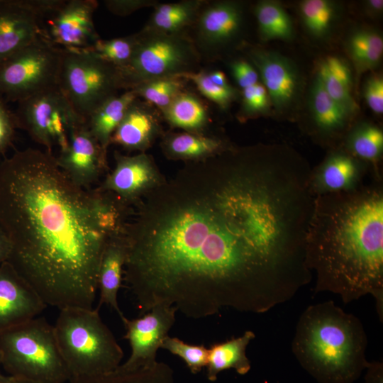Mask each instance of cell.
Listing matches in <instances>:
<instances>
[{"label":"cell","instance_id":"cell-1","mask_svg":"<svg viewBox=\"0 0 383 383\" xmlns=\"http://www.w3.org/2000/svg\"><path fill=\"white\" fill-rule=\"evenodd\" d=\"M132 206L123 274L140 315L160 305L194 319L262 313L291 299L301 212L253 157L229 149L192 161Z\"/></svg>","mask_w":383,"mask_h":383},{"label":"cell","instance_id":"cell-2","mask_svg":"<svg viewBox=\"0 0 383 383\" xmlns=\"http://www.w3.org/2000/svg\"><path fill=\"white\" fill-rule=\"evenodd\" d=\"M0 227L7 262L47 306L94 309L109 236L95 189L74 184L52 153L16 151L0 162Z\"/></svg>","mask_w":383,"mask_h":383},{"label":"cell","instance_id":"cell-3","mask_svg":"<svg viewBox=\"0 0 383 383\" xmlns=\"http://www.w3.org/2000/svg\"><path fill=\"white\" fill-rule=\"evenodd\" d=\"M305 261L315 293L344 304L370 294L383 319V179L345 193L315 197Z\"/></svg>","mask_w":383,"mask_h":383},{"label":"cell","instance_id":"cell-4","mask_svg":"<svg viewBox=\"0 0 383 383\" xmlns=\"http://www.w3.org/2000/svg\"><path fill=\"white\" fill-rule=\"evenodd\" d=\"M360 320L333 301L308 306L297 322L292 353L319 383H354L368 362Z\"/></svg>","mask_w":383,"mask_h":383},{"label":"cell","instance_id":"cell-5","mask_svg":"<svg viewBox=\"0 0 383 383\" xmlns=\"http://www.w3.org/2000/svg\"><path fill=\"white\" fill-rule=\"evenodd\" d=\"M54 330L71 378L107 374L121 364L123 351L98 308L60 309Z\"/></svg>","mask_w":383,"mask_h":383},{"label":"cell","instance_id":"cell-6","mask_svg":"<svg viewBox=\"0 0 383 383\" xmlns=\"http://www.w3.org/2000/svg\"><path fill=\"white\" fill-rule=\"evenodd\" d=\"M1 365L9 376L36 383H65L71 376L54 326L33 318L0 333Z\"/></svg>","mask_w":383,"mask_h":383},{"label":"cell","instance_id":"cell-7","mask_svg":"<svg viewBox=\"0 0 383 383\" xmlns=\"http://www.w3.org/2000/svg\"><path fill=\"white\" fill-rule=\"evenodd\" d=\"M133 54L125 65L117 67L121 89L126 91L152 79L179 77L197 72L201 59L186 33H167L143 27L135 33Z\"/></svg>","mask_w":383,"mask_h":383},{"label":"cell","instance_id":"cell-8","mask_svg":"<svg viewBox=\"0 0 383 383\" xmlns=\"http://www.w3.org/2000/svg\"><path fill=\"white\" fill-rule=\"evenodd\" d=\"M58 87L86 121L91 113L121 89L117 67L87 49H63Z\"/></svg>","mask_w":383,"mask_h":383},{"label":"cell","instance_id":"cell-9","mask_svg":"<svg viewBox=\"0 0 383 383\" xmlns=\"http://www.w3.org/2000/svg\"><path fill=\"white\" fill-rule=\"evenodd\" d=\"M62 51L40 40L0 63V96L18 103L58 86Z\"/></svg>","mask_w":383,"mask_h":383},{"label":"cell","instance_id":"cell-10","mask_svg":"<svg viewBox=\"0 0 383 383\" xmlns=\"http://www.w3.org/2000/svg\"><path fill=\"white\" fill-rule=\"evenodd\" d=\"M14 116L18 128L46 151L59 147L67 148L70 131L77 125L87 123L79 116L58 86L48 89L18 102Z\"/></svg>","mask_w":383,"mask_h":383},{"label":"cell","instance_id":"cell-11","mask_svg":"<svg viewBox=\"0 0 383 383\" xmlns=\"http://www.w3.org/2000/svg\"><path fill=\"white\" fill-rule=\"evenodd\" d=\"M245 23L242 2L231 0L205 1L193 24L191 37L201 58L220 55L237 43Z\"/></svg>","mask_w":383,"mask_h":383},{"label":"cell","instance_id":"cell-12","mask_svg":"<svg viewBox=\"0 0 383 383\" xmlns=\"http://www.w3.org/2000/svg\"><path fill=\"white\" fill-rule=\"evenodd\" d=\"M177 309L173 306H155L140 317L122 322L126 329L123 338L131 348L128 360L117 368L132 372L153 366L157 352L175 322Z\"/></svg>","mask_w":383,"mask_h":383},{"label":"cell","instance_id":"cell-13","mask_svg":"<svg viewBox=\"0 0 383 383\" xmlns=\"http://www.w3.org/2000/svg\"><path fill=\"white\" fill-rule=\"evenodd\" d=\"M95 0H64L44 22L46 40L65 50L90 48L100 37L94 23Z\"/></svg>","mask_w":383,"mask_h":383},{"label":"cell","instance_id":"cell-14","mask_svg":"<svg viewBox=\"0 0 383 383\" xmlns=\"http://www.w3.org/2000/svg\"><path fill=\"white\" fill-rule=\"evenodd\" d=\"M245 53L256 69L272 106L283 113L296 103L301 93L299 72L290 59L275 52L245 46Z\"/></svg>","mask_w":383,"mask_h":383},{"label":"cell","instance_id":"cell-15","mask_svg":"<svg viewBox=\"0 0 383 383\" xmlns=\"http://www.w3.org/2000/svg\"><path fill=\"white\" fill-rule=\"evenodd\" d=\"M372 179L370 167L342 146L329 148L323 160L311 168L309 188L313 196L354 191Z\"/></svg>","mask_w":383,"mask_h":383},{"label":"cell","instance_id":"cell-16","mask_svg":"<svg viewBox=\"0 0 383 383\" xmlns=\"http://www.w3.org/2000/svg\"><path fill=\"white\" fill-rule=\"evenodd\" d=\"M55 160L74 184L87 190L106 168V155L87 123L78 124L70 131L67 148L60 151Z\"/></svg>","mask_w":383,"mask_h":383},{"label":"cell","instance_id":"cell-17","mask_svg":"<svg viewBox=\"0 0 383 383\" xmlns=\"http://www.w3.org/2000/svg\"><path fill=\"white\" fill-rule=\"evenodd\" d=\"M115 167L96 189L115 195L132 205L162 180L152 159L142 152L128 156L114 152Z\"/></svg>","mask_w":383,"mask_h":383},{"label":"cell","instance_id":"cell-18","mask_svg":"<svg viewBox=\"0 0 383 383\" xmlns=\"http://www.w3.org/2000/svg\"><path fill=\"white\" fill-rule=\"evenodd\" d=\"M40 40L44 20L30 0H0V63Z\"/></svg>","mask_w":383,"mask_h":383},{"label":"cell","instance_id":"cell-19","mask_svg":"<svg viewBox=\"0 0 383 383\" xmlns=\"http://www.w3.org/2000/svg\"><path fill=\"white\" fill-rule=\"evenodd\" d=\"M46 306L9 262L0 265V333L37 317Z\"/></svg>","mask_w":383,"mask_h":383},{"label":"cell","instance_id":"cell-20","mask_svg":"<svg viewBox=\"0 0 383 383\" xmlns=\"http://www.w3.org/2000/svg\"><path fill=\"white\" fill-rule=\"evenodd\" d=\"M309 106L311 133L329 148L339 145L353 119L328 95L316 73L309 90Z\"/></svg>","mask_w":383,"mask_h":383},{"label":"cell","instance_id":"cell-21","mask_svg":"<svg viewBox=\"0 0 383 383\" xmlns=\"http://www.w3.org/2000/svg\"><path fill=\"white\" fill-rule=\"evenodd\" d=\"M160 115L150 104L135 99L114 131L111 143L127 150L144 151L161 133Z\"/></svg>","mask_w":383,"mask_h":383},{"label":"cell","instance_id":"cell-22","mask_svg":"<svg viewBox=\"0 0 383 383\" xmlns=\"http://www.w3.org/2000/svg\"><path fill=\"white\" fill-rule=\"evenodd\" d=\"M126 244L122 233L109 236L104 249L97 276L99 291L98 309L102 304L111 307L122 321L126 316L118 304V293L121 287L126 260Z\"/></svg>","mask_w":383,"mask_h":383},{"label":"cell","instance_id":"cell-23","mask_svg":"<svg viewBox=\"0 0 383 383\" xmlns=\"http://www.w3.org/2000/svg\"><path fill=\"white\" fill-rule=\"evenodd\" d=\"M339 145L370 167L372 179H383L381 167L383 131L379 126L367 121L355 122L348 130Z\"/></svg>","mask_w":383,"mask_h":383},{"label":"cell","instance_id":"cell-24","mask_svg":"<svg viewBox=\"0 0 383 383\" xmlns=\"http://www.w3.org/2000/svg\"><path fill=\"white\" fill-rule=\"evenodd\" d=\"M255 338L253 331H246L238 338L212 345L209 349L206 365L208 379L214 382L221 372L229 369L235 370L239 374H246L251 368L246 348Z\"/></svg>","mask_w":383,"mask_h":383},{"label":"cell","instance_id":"cell-25","mask_svg":"<svg viewBox=\"0 0 383 383\" xmlns=\"http://www.w3.org/2000/svg\"><path fill=\"white\" fill-rule=\"evenodd\" d=\"M161 145L168 157L191 161L215 155L232 145L221 138L189 132L167 135Z\"/></svg>","mask_w":383,"mask_h":383},{"label":"cell","instance_id":"cell-26","mask_svg":"<svg viewBox=\"0 0 383 383\" xmlns=\"http://www.w3.org/2000/svg\"><path fill=\"white\" fill-rule=\"evenodd\" d=\"M137 98L131 90L125 91L106 101L87 118V128L106 155L114 131Z\"/></svg>","mask_w":383,"mask_h":383},{"label":"cell","instance_id":"cell-27","mask_svg":"<svg viewBox=\"0 0 383 383\" xmlns=\"http://www.w3.org/2000/svg\"><path fill=\"white\" fill-rule=\"evenodd\" d=\"M161 112L170 126L185 132L203 135L209 123L208 110L202 100L184 89Z\"/></svg>","mask_w":383,"mask_h":383},{"label":"cell","instance_id":"cell-28","mask_svg":"<svg viewBox=\"0 0 383 383\" xmlns=\"http://www.w3.org/2000/svg\"><path fill=\"white\" fill-rule=\"evenodd\" d=\"M204 0H184L176 3H157L145 27L175 33L184 32L194 23Z\"/></svg>","mask_w":383,"mask_h":383},{"label":"cell","instance_id":"cell-29","mask_svg":"<svg viewBox=\"0 0 383 383\" xmlns=\"http://www.w3.org/2000/svg\"><path fill=\"white\" fill-rule=\"evenodd\" d=\"M299 15L308 33L315 39L330 36L341 11L338 3L331 0H304L299 4Z\"/></svg>","mask_w":383,"mask_h":383},{"label":"cell","instance_id":"cell-30","mask_svg":"<svg viewBox=\"0 0 383 383\" xmlns=\"http://www.w3.org/2000/svg\"><path fill=\"white\" fill-rule=\"evenodd\" d=\"M346 50L357 73L373 70L382 57V36L374 29L357 28L348 36Z\"/></svg>","mask_w":383,"mask_h":383},{"label":"cell","instance_id":"cell-31","mask_svg":"<svg viewBox=\"0 0 383 383\" xmlns=\"http://www.w3.org/2000/svg\"><path fill=\"white\" fill-rule=\"evenodd\" d=\"M254 14L262 40H289L293 38L292 21L279 2L273 0L259 1L254 7Z\"/></svg>","mask_w":383,"mask_h":383},{"label":"cell","instance_id":"cell-32","mask_svg":"<svg viewBox=\"0 0 383 383\" xmlns=\"http://www.w3.org/2000/svg\"><path fill=\"white\" fill-rule=\"evenodd\" d=\"M69 383H175L171 367L164 362H157L150 367L126 372H113L92 377H72Z\"/></svg>","mask_w":383,"mask_h":383},{"label":"cell","instance_id":"cell-33","mask_svg":"<svg viewBox=\"0 0 383 383\" xmlns=\"http://www.w3.org/2000/svg\"><path fill=\"white\" fill-rule=\"evenodd\" d=\"M184 82L180 77L160 78L143 82L130 90L162 111L184 89Z\"/></svg>","mask_w":383,"mask_h":383},{"label":"cell","instance_id":"cell-34","mask_svg":"<svg viewBox=\"0 0 383 383\" xmlns=\"http://www.w3.org/2000/svg\"><path fill=\"white\" fill-rule=\"evenodd\" d=\"M136 43V35L116 38L111 40L99 38L89 49L101 60L120 67L131 60Z\"/></svg>","mask_w":383,"mask_h":383},{"label":"cell","instance_id":"cell-35","mask_svg":"<svg viewBox=\"0 0 383 383\" xmlns=\"http://www.w3.org/2000/svg\"><path fill=\"white\" fill-rule=\"evenodd\" d=\"M180 78L192 82L200 93L217 104L221 109H227L240 96L235 87H221L214 84L204 70L182 74Z\"/></svg>","mask_w":383,"mask_h":383},{"label":"cell","instance_id":"cell-36","mask_svg":"<svg viewBox=\"0 0 383 383\" xmlns=\"http://www.w3.org/2000/svg\"><path fill=\"white\" fill-rule=\"evenodd\" d=\"M161 348L182 358L193 374L199 372L207 365L209 349L203 344H189L178 338L168 335L165 339Z\"/></svg>","mask_w":383,"mask_h":383},{"label":"cell","instance_id":"cell-37","mask_svg":"<svg viewBox=\"0 0 383 383\" xmlns=\"http://www.w3.org/2000/svg\"><path fill=\"white\" fill-rule=\"evenodd\" d=\"M241 106L238 118L244 121L257 116H267L271 113V102L263 84L258 82L242 89Z\"/></svg>","mask_w":383,"mask_h":383},{"label":"cell","instance_id":"cell-38","mask_svg":"<svg viewBox=\"0 0 383 383\" xmlns=\"http://www.w3.org/2000/svg\"><path fill=\"white\" fill-rule=\"evenodd\" d=\"M316 74L328 95L353 119L358 113L359 107L352 95L351 89L318 67Z\"/></svg>","mask_w":383,"mask_h":383},{"label":"cell","instance_id":"cell-39","mask_svg":"<svg viewBox=\"0 0 383 383\" xmlns=\"http://www.w3.org/2000/svg\"><path fill=\"white\" fill-rule=\"evenodd\" d=\"M18 128L14 113L6 106V101L0 96V154L11 146Z\"/></svg>","mask_w":383,"mask_h":383},{"label":"cell","instance_id":"cell-40","mask_svg":"<svg viewBox=\"0 0 383 383\" xmlns=\"http://www.w3.org/2000/svg\"><path fill=\"white\" fill-rule=\"evenodd\" d=\"M363 95L370 109L376 114L383 113V78L380 74H374L365 81Z\"/></svg>","mask_w":383,"mask_h":383},{"label":"cell","instance_id":"cell-41","mask_svg":"<svg viewBox=\"0 0 383 383\" xmlns=\"http://www.w3.org/2000/svg\"><path fill=\"white\" fill-rule=\"evenodd\" d=\"M318 67L326 71L349 88H352V71L345 60L337 56L329 55L321 60Z\"/></svg>","mask_w":383,"mask_h":383},{"label":"cell","instance_id":"cell-42","mask_svg":"<svg viewBox=\"0 0 383 383\" xmlns=\"http://www.w3.org/2000/svg\"><path fill=\"white\" fill-rule=\"evenodd\" d=\"M229 67L234 79L241 89L260 82L256 69L248 61L235 60L229 64Z\"/></svg>","mask_w":383,"mask_h":383},{"label":"cell","instance_id":"cell-43","mask_svg":"<svg viewBox=\"0 0 383 383\" xmlns=\"http://www.w3.org/2000/svg\"><path fill=\"white\" fill-rule=\"evenodd\" d=\"M158 1L153 0H106L104 1L107 9L115 15L124 16L130 15L144 7L154 6Z\"/></svg>","mask_w":383,"mask_h":383},{"label":"cell","instance_id":"cell-44","mask_svg":"<svg viewBox=\"0 0 383 383\" xmlns=\"http://www.w3.org/2000/svg\"><path fill=\"white\" fill-rule=\"evenodd\" d=\"M365 383H383V364L378 361L367 362Z\"/></svg>","mask_w":383,"mask_h":383},{"label":"cell","instance_id":"cell-45","mask_svg":"<svg viewBox=\"0 0 383 383\" xmlns=\"http://www.w3.org/2000/svg\"><path fill=\"white\" fill-rule=\"evenodd\" d=\"M11 250V242L5 232L0 227V265L7 262Z\"/></svg>","mask_w":383,"mask_h":383},{"label":"cell","instance_id":"cell-46","mask_svg":"<svg viewBox=\"0 0 383 383\" xmlns=\"http://www.w3.org/2000/svg\"><path fill=\"white\" fill-rule=\"evenodd\" d=\"M363 5L365 11L369 16L376 18L382 14V0H367L364 1Z\"/></svg>","mask_w":383,"mask_h":383},{"label":"cell","instance_id":"cell-47","mask_svg":"<svg viewBox=\"0 0 383 383\" xmlns=\"http://www.w3.org/2000/svg\"><path fill=\"white\" fill-rule=\"evenodd\" d=\"M206 72L209 79L216 85L221 87H229L231 86L223 72L220 70H212Z\"/></svg>","mask_w":383,"mask_h":383},{"label":"cell","instance_id":"cell-48","mask_svg":"<svg viewBox=\"0 0 383 383\" xmlns=\"http://www.w3.org/2000/svg\"><path fill=\"white\" fill-rule=\"evenodd\" d=\"M0 383H36V382L17 379V378L8 375L7 378L4 381L0 382Z\"/></svg>","mask_w":383,"mask_h":383},{"label":"cell","instance_id":"cell-49","mask_svg":"<svg viewBox=\"0 0 383 383\" xmlns=\"http://www.w3.org/2000/svg\"><path fill=\"white\" fill-rule=\"evenodd\" d=\"M1 355H0V365H1ZM7 377L8 376H5V375L2 374L1 373V372H0V382H2L4 380H5L7 378Z\"/></svg>","mask_w":383,"mask_h":383}]
</instances>
